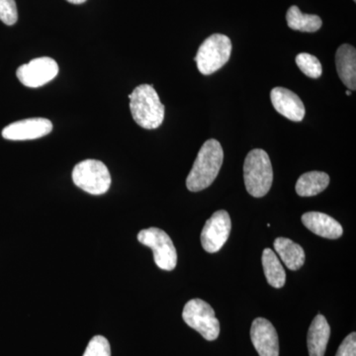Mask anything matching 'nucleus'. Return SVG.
Returning a JSON list of instances; mask_svg holds the SVG:
<instances>
[{"mask_svg": "<svg viewBox=\"0 0 356 356\" xmlns=\"http://www.w3.org/2000/svg\"><path fill=\"white\" fill-rule=\"evenodd\" d=\"M271 102L278 113L294 122H301L305 117L304 103L298 95L284 88H275L271 90Z\"/></svg>", "mask_w": 356, "mask_h": 356, "instance_id": "f8f14e48", "label": "nucleus"}, {"mask_svg": "<svg viewBox=\"0 0 356 356\" xmlns=\"http://www.w3.org/2000/svg\"><path fill=\"white\" fill-rule=\"evenodd\" d=\"M262 266L267 282L274 288H282L286 281V273L277 255L271 248H266L262 254Z\"/></svg>", "mask_w": 356, "mask_h": 356, "instance_id": "a211bd4d", "label": "nucleus"}, {"mask_svg": "<svg viewBox=\"0 0 356 356\" xmlns=\"http://www.w3.org/2000/svg\"><path fill=\"white\" fill-rule=\"evenodd\" d=\"M243 179L252 197H264L268 193L273 182V170L266 151L254 149L248 154L243 163Z\"/></svg>", "mask_w": 356, "mask_h": 356, "instance_id": "7ed1b4c3", "label": "nucleus"}, {"mask_svg": "<svg viewBox=\"0 0 356 356\" xmlns=\"http://www.w3.org/2000/svg\"><path fill=\"white\" fill-rule=\"evenodd\" d=\"M232 222L228 212L220 210L207 220L201 233V243L204 250L210 254L219 252L228 241Z\"/></svg>", "mask_w": 356, "mask_h": 356, "instance_id": "1a4fd4ad", "label": "nucleus"}, {"mask_svg": "<svg viewBox=\"0 0 356 356\" xmlns=\"http://www.w3.org/2000/svg\"><path fill=\"white\" fill-rule=\"evenodd\" d=\"M330 184V177L323 172L304 173L297 180L296 193L301 197H312L318 195L327 189Z\"/></svg>", "mask_w": 356, "mask_h": 356, "instance_id": "f3484780", "label": "nucleus"}, {"mask_svg": "<svg viewBox=\"0 0 356 356\" xmlns=\"http://www.w3.org/2000/svg\"><path fill=\"white\" fill-rule=\"evenodd\" d=\"M346 95H348V96H350L351 95V91L350 90H348L346 91Z\"/></svg>", "mask_w": 356, "mask_h": 356, "instance_id": "393cba45", "label": "nucleus"}, {"mask_svg": "<svg viewBox=\"0 0 356 356\" xmlns=\"http://www.w3.org/2000/svg\"><path fill=\"white\" fill-rule=\"evenodd\" d=\"M232 42L222 34H213L199 47L195 60L199 72L210 76L221 69L231 58Z\"/></svg>", "mask_w": 356, "mask_h": 356, "instance_id": "20e7f679", "label": "nucleus"}, {"mask_svg": "<svg viewBox=\"0 0 356 356\" xmlns=\"http://www.w3.org/2000/svg\"><path fill=\"white\" fill-rule=\"evenodd\" d=\"M0 20L8 26L17 22L18 13L15 0H0Z\"/></svg>", "mask_w": 356, "mask_h": 356, "instance_id": "4be33fe9", "label": "nucleus"}, {"mask_svg": "<svg viewBox=\"0 0 356 356\" xmlns=\"http://www.w3.org/2000/svg\"><path fill=\"white\" fill-rule=\"evenodd\" d=\"M286 20L290 29L300 32H317L323 25V21L318 15L301 13L296 6L288 9Z\"/></svg>", "mask_w": 356, "mask_h": 356, "instance_id": "6ab92c4d", "label": "nucleus"}, {"mask_svg": "<svg viewBox=\"0 0 356 356\" xmlns=\"http://www.w3.org/2000/svg\"><path fill=\"white\" fill-rule=\"evenodd\" d=\"M274 250L281 261L290 270H298L305 264V250L298 243L287 238H277L274 241Z\"/></svg>", "mask_w": 356, "mask_h": 356, "instance_id": "dca6fc26", "label": "nucleus"}, {"mask_svg": "<svg viewBox=\"0 0 356 356\" xmlns=\"http://www.w3.org/2000/svg\"><path fill=\"white\" fill-rule=\"evenodd\" d=\"M58 74V65L51 58L43 57L32 60L18 67L16 76L27 88H36L53 81Z\"/></svg>", "mask_w": 356, "mask_h": 356, "instance_id": "6e6552de", "label": "nucleus"}, {"mask_svg": "<svg viewBox=\"0 0 356 356\" xmlns=\"http://www.w3.org/2000/svg\"><path fill=\"white\" fill-rule=\"evenodd\" d=\"M336 65L339 79L350 90L356 89V51L351 44H343L337 49Z\"/></svg>", "mask_w": 356, "mask_h": 356, "instance_id": "4468645a", "label": "nucleus"}, {"mask_svg": "<svg viewBox=\"0 0 356 356\" xmlns=\"http://www.w3.org/2000/svg\"><path fill=\"white\" fill-rule=\"evenodd\" d=\"M331 336V327L327 318L318 315L309 327L307 344L310 356H324Z\"/></svg>", "mask_w": 356, "mask_h": 356, "instance_id": "2eb2a0df", "label": "nucleus"}, {"mask_svg": "<svg viewBox=\"0 0 356 356\" xmlns=\"http://www.w3.org/2000/svg\"><path fill=\"white\" fill-rule=\"evenodd\" d=\"M67 1L72 4H83L86 0H67Z\"/></svg>", "mask_w": 356, "mask_h": 356, "instance_id": "b1692460", "label": "nucleus"}, {"mask_svg": "<svg viewBox=\"0 0 356 356\" xmlns=\"http://www.w3.org/2000/svg\"><path fill=\"white\" fill-rule=\"evenodd\" d=\"M133 119L140 127L154 130L163 124L165 106L153 86L140 84L129 95Z\"/></svg>", "mask_w": 356, "mask_h": 356, "instance_id": "f03ea898", "label": "nucleus"}, {"mask_svg": "<svg viewBox=\"0 0 356 356\" xmlns=\"http://www.w3.org/2000/svg\"><path fill=\"white\" fill-rule=\"evenodd\" d=\"M72 180L81 191L91 195H102L109 191L111 175L107 166L96 159H86L72 170Z\"/></svg>", "mask_w": 356, "mask_h": 356, "instance_id": "39448f33", "label": "nucleus"}, {"mask_svg": "<svg viewBox=\"0 0 356 356\" xmlns=\"http://www.w3.org/2000/svg\"><path fill=\"white\" fill-rule=\"evenodd\" d=\"M224 161V151L217 140L204 143L186 178L189 191L199 192L209 187L216 179Z\"/></svg>", "mask_w": 356, "mask_h": 356, "instance_id": "f257e3e1", "label": "nucleus"}, {"mask_svg": "<svg viewBox=\"0 0 356 356\" xmlns=\"http://www.w3.org/2000/svg\"><path fill=\"white\" fill-rule=\"evenodd\" d=\"M250 339L259 356H280V339L273 325L264 318H255Z\"/></svg>", "mask_w": 356, "mask_h": 356, "instance_id": "9d476101", "label": "nucleus"}, {"mask_svg": "<svg viewBox=\"0 0 356 356\" xmlns=\"http://www.w3.org/2000/svg\"><path fill=\"white\" fill-rule=\"evenodd\" d=\"M353 1H355H355H356V0H353Z\"/></svg>", "mask_w": 356, "mask_h": 356, "instance_id": "a878e982", "label": "nucleus"}, {"mask_svg": "<svg viewBox=\"0 0 356 356\" xmlns=\"http://www.w3.org/2000/svg\"><path fill=\"white\" fill-rule=\"evenodd\" d=\"M182 318L187 325L198 332L206 339L213 341L220 334V323L212 307L201 299L187 302L182 312Z\"/></svg>", "mask_w": 356, "mask_h": 356, "instance_id": "423d86ee", "label": "nucleus"}, {"mask_svg": "<svg viewBox=\"0 0 356 356\" xmlns=\"http://www.w3.org/2000/svg\"><path fill=\"white\" fill-rule=\"evenodd\" d=\"M302 222L312 233L322 238L337 240L343 236L341 225L325 213L307 212L302 216Z\"/></svg>", "mask_w": 356, "mask_h": 356, "instance_id": "ddd939ff", "label": "nucleus"}, {"mask_svg": "<svg viewBox=\"0 0 356 356\" xmlns=\"http://www.w3.org/2000/svg\"><path fill=\"white\" fill-rule=\"evenodd\" d=\"M51 130L53 124L48 119L30 118L6 126L2 131V137L9 140H36L49 135Z\"/></svg>", "mask_w": 356, "mask_h": 356, "instance_id": "9b49d317", "label": "nucleus"}, {"mask_svg": "<svg viewBox=\"0 0 356 356\" xmlns=\"http://www.w3.org/2000/svg\"><path fill=\"white\" fill-rule=\"evenodd\" d=\"M83 356H111L109 341L102 336L92 337Z\"/></svg>", "mask_w": 356, "mask_h": 356, "instance_id": "412c9836", "label": "nucleus"}, {"mask_svg": "<svg viewBox=\"0 0 356 356\" xmlns=\"http://www.w3.org/2000/svg\"><path fill=\"white\" fill-rule=\"evenodd\" d=\"M296 64L300 70L305 76L311 79H318L323 74V67L320 60L315 56L308 53H301L297 55Z\"/></svg>", "mask_w": 356, "mask_h": 356, "instance_id": "aec40b11", "label": "nucleus"}, {"mask_svg": "<svg viewBox=\"0 0 356 356\" xmlns=\"http://www.w3.org/2000/svg\"><path fill=\"white\" fill-rule=\"evenodd\" d=\"M336 356H356V334L351 332L339 346Z\"/></svg>", "mask_w": 356, "mask_h": 356, "instance_id": "5701e85b", "label": "nucleus"}, {"mask_svg": "<svg viewBox=\"0 0 356 356\" xmlns=\"http://www.w3.org/2000/svg\"><path fill=\"white\" fill-rule=\"evenodd\" d=\"M138 241L152 248L156 266L163 270L172 271L177 264V252L172 238L165 231L159 228L142 229L138 234Z\"/></svg>", "mask_w": 356, "mask_h": 356, "instance_id": "0eeeda50", "label": "nucleus"}]
</instances>
